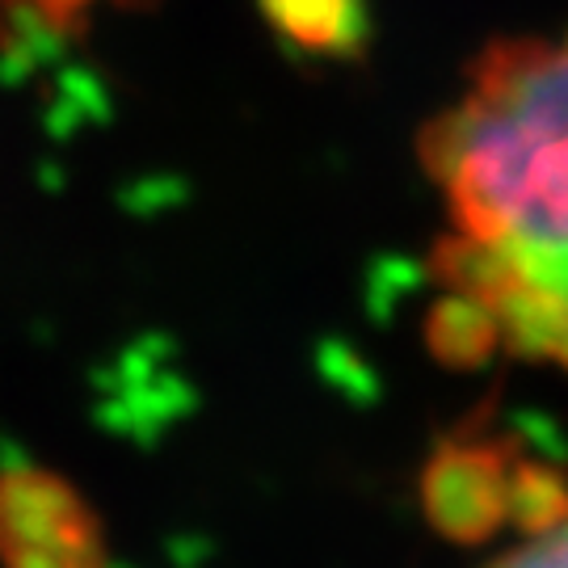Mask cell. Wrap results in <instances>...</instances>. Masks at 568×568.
Here are the masks:
<instances>
[{
    "label": "cell",
    "instance_id": "obj_1",
    "mask_svg": "<svg viewBox=\"0 0 568 568\" xmlns=\"http://www.w3.org/2000/svg\"><path fill=\"white\" fill-rule=\"evenodd\" d=\"M417 156L447 211L438 295L480 316L493 358L568 371V26L485 42Z\"/></svg>",
    "mask_w": 568,
    "mask_h": 568
},
{
    "label": "cell",
    "instance_id": "obj_2",
    "mask_svg": "<svg viewBox=\"0 0 568 568\" xmlns=\"http://www.w3.org/2000/svg\"><path fill=\"white\" fill-rule=\"evenodd\" d=\"M523 447L497 429L459 426L429 450L417 497L429 530L447 544L476 548L509 527V485Z\"/></svg>",
    "mask_w": 568,
    "mask_h": 568
},
{
    "label": "cell",
    "instance_id": "obj_3",
    "mask_svg": "<svg viewBox=\"0 0 568 568\" xmlns=\"http://www.w3.org/2000/svg\"><path fill=\"white\" fill-rule=\"evenodd\" d=\"M0 568H105V535L81 488L47 467L0 471Z\"/></svg>",
    "mask_w": 568,
    "mask_h": 568
},
{
    "label": "cell",
    "instance_id": "obj_4",
    "mask_svg": "<svg viewBox=\"0 0 568 568\" xmlns=\"http://www.w3.org/2000/svg\"><path fill=\"white\" fill-rule=\"evenodd\" d=\"M265 30L304 60L349 63L366 51L363 0H257Z\"/></svg>",
    "mask_w": 568,
    "mask_h": 568
},
{
    "label": "cell",
    "instance_id": "obj_5",
    "mask_svg": "<svg viewBox=\"0 0 568 568\" xmlns=\"http://www.w3.org/2000/svg\"><path fill=\"white\" fill-rule=\"evenodd\" d=\"M568 523V471L539 455H518L509 485V527L523 535H544Z\"/></svg>",
    "mask_w": 568,
    "mask_h": 568
},
{
    "label": "cell",
    "instance_id": "obj_6",
    "mask_svg": "<svg viewBox=\"0 0 568 568\" xmlns=\"http://www.w3.org/2000/svg\"><path fill=\"white\" fill-rule=\"evenodd\" d=\"M102 4H143V0H0V42H60V34H81L84 18Z\"/></svg>",
    "mask_w": 568,
    "mask_h": 568
},
{
    "label": "cell",
    "instance_id": "obj_7",
    "mask_svg": "<svg viewBox=\"0 0 568 568\" xmlns=\"http://www.w3.org/2000/svg\"><path fill=\"white\" fill-rule=\"evenodd\" d=\"M485 568H568V523L544 535H523L514 548L493 556Z\"/></svg>",
    "mask_w": 568,
    "mask_h": 568
}]
</instances>
